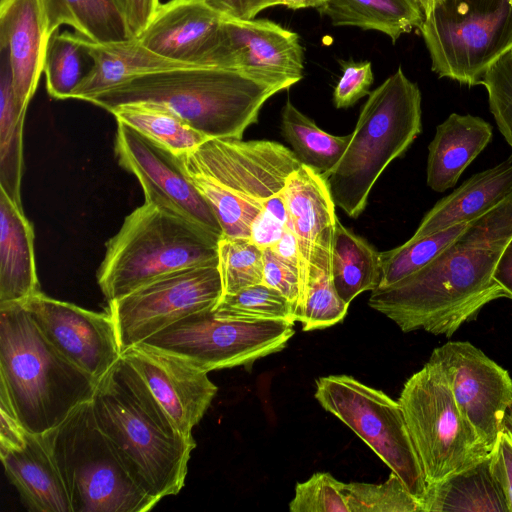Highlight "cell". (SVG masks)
I'll return each mask as SVG.
<instances>
[{
  "instance_id": "cell-21",
  "label": "cell",
  "mask_w": 512,
  "mask_h": 512,
  "mask_svg": "<svg viewBox=\"0 0 512 512\" xmlns=\"http://www.w3.org/2000/svg\"><path fill=\"white\" fill-rule=\"evenodd\" d=\"M48 41L41 0L0 1V50L8 57L22 113H26L43 72Z\"/></svg>"
},
{
  "instance_id": "cell-17",
  "label": "cell",
  "mask_w": 512,
  "mask_h": 512,
  "mask_svg": "<svg viewBox=\"0 0 512 512\" xmlns=\"http://www.w3.org/2000/svg\"><path fill=\"white\" fill-rule=\"evenodd\" d=\"M22 304L45 338L97 381L121 357L115 326L108 312L90 311L41 291Z\"/></svg>"
},
{
  "instance_id": "cell-46",
  "label": "cell",
  "mask_w": 512,
  "mask_h": 512,
  "mask_svg": "<svg viewBox=\"0 0 512 512\" xmlns=\"http://www.w3.org/2000/svg\"><path fill=\"white\" fill-rule=\"evenodd\" d=\"M224 20H253L262 10L273 7L272 0H202Z\"/></svg>"
},
{
  "instance_id": "cell-7",
  "label": "cell",
  "mask_w": 512,
  "mask_h": 512,
  "mask_svg": "<svg viewBox=\"0 0 512 512\" xmlns=\"http://www.w3.org/2000/svg\"><path fill=\"white\" fill-rule=\"evenodd\" d=\"M218 242L199 226L145 202L107 241L98 285L109 302L169 273L218 265Z\"/></svg>"
},
{
  "instance_id": "cell-47",
  "label": "cell",
  "mask_w": 512,
  "mask_h": 512,
  "mask_svg": "<svg viewBox=\"0 0 512 512\" xmlns=\"http://www.w3.org/2000/svg\"><path fill=\"white\" fill-rule=\"evenodd\" d=\"M117 1L134 38H138L142 34L161 4L160 0Z\"/></svg>"
},
{
  "instance_id": "cell-2",
  "label": "cell",
  "mask_w": 512,
  "mask_h": 512,
  "mask_svg": "<svg viewBox=\"0 0 512 512\" xmlns=\"http://www.w3.org/2000/svg\"><path fill=\"white\" fill-rule=\"evenodd\" d=\"M93 412L133 480L161 500L185 485L196 443L184 435L121 356L97 382Z\"/></svg>"
},
{
  "instance_id": "cell-32",
  "label": "cell",
  "mask_w": 512,
  "mask_h": 512,
  "mask_svg": "<svg viewBox=\"0 0 512 512\" xmlns=\"http://www.w3.org/2000/svg\"><path fill=\"white\" fill-rule=\"evenodd\" d=\"M110 113L117 122L131 126L178 156L194 151L210 139L158 104L127 103Z\"/></svg>"
},
{
  "instance_id": "cell-41",
  "label": "cell",
  "mask_w": 512,
  "mask_h": 512,
  "mask_svg": "<svg viewBox=\"0 0 512 512\" xmlns=\"http://www.w3.org/2000/svg\"><path fill=\"white\" fill-rule=\"evenodd\" d=\"M341 481L328 472L314 473L295 487L289 503L291 512H350L341 491Z\"/></svg>"
},
{
  "instance_id": "cell-27",
  "label": "cell",
  "mask_w": 512,
  "mask_h": 512,
  "mask_svg": "<svg viewBox=\"0 0 512 512\" xmlns=\"http://www.w3.org/2000/svg\"><path fill=\"white\" fill-rule=\"evenodd\" d=\"M95 65L89 76L73 93V99L89 97L113 88L133 77L174 68L192 67L161 57L132 39L125 42L96 44L88 41Z\"/></svg>"
},
{
  "instance_id": "cell-3",
  "label": "cell",
  "mask_w": 512,
  "mask_h": 512,
  "mask_svg": "<svg viewBox=\"0 0 512 512\" xmlns=\"http://www.w3.org/2000/svg\"><path fill=\"white\" fill-rule=\"evenodd\" d=\"M285 89L237 70L192 66L139 75L86 101L108 112L127 103L158 104L210 139L240 140L265 102Z\"/></svg>"
},
{
  "instance_id": "cell-23",
  "label": "cell",
  "mask_w": 512,
  "mask_h": 512,
  "mask_svg": "<svg viewBox=\"0 0 512 512\" xmlns=\"http://www.w3.org/2000/svg\"><path fill=\"white\" fill-rule=\"evenodd\" d=\"M492 137L493 127L483 118L450 114L436 127L428 146L427 185L439 193L454 187Z\"/></svg>"
},
{
  "instance_id": "cell-51",
  "label": "cell",
  "mask_w": 512,
  "mask_h": 512,
  "mask_svg": "<svg viewBox=\"0 0 512 512\" xmlns=\"http://www.w3.org/2000/svg\"><path fill=\"white\" fill-rule=\"evenodd\" d=\"M325 0H272L273 6L284 5L290 9L315 8L320 9L325 5Z\"/></svg>"
},
{
  "instance_id": "cell-10",
  "label": "cell",
  "mask_w": 512,
  "mask_h": 512,
  "mask_svg": "<svg viewBox=\"0 0 512 512\" xmlns=\"http://www.w3.org/2000/svg\"><path fill=\"white\" fill-rule=\"evenodd\" d=\"M398 402L427 484L440 482L489 456L460 413L441 367L429 360L404 384Z\"/></svg>"
},
{
  "instance_id": "cell-39",
  "label": "cell",
  "mask_w": 512,
  "mask_h": 512,
  "mask_svg": "<svg viewBox=\"0 0 512 512\" xmlns=\"http://www.w3.org/2000/svg\"><path fill=\"white\" fill-rule=\"evenodd\" d=\"M350 512H423L420 501L393 472L381 484L342 483Z\"/></svg>"
},
{
  "instance_id": "cell-9",
  "label": "cell",
  "mask_w": 512,
  "mask_h": 512,
  "mask_svg": "<svg viewBox=\"0 0 512 512\" xmlns=\"http://www.w3.org/2000/svg\"><path fill=\"white\" fill-rule=\"evenodd\" d=\"M419 31L439 78L477 86L512 50V0H440Z\"/></svg>"
},
{
  "instance_id": "cell-53",
  "label": "cell",
  "mask_w": 512,
  "mask_h": 512,
  "mask_svg": "<svg viewBox=\"0 0 512 512\" xmlns=\"http://www.w3.org/2000/svg\"><path fill=\"white\" fill-rule=\"evenodd\" d=\"M504 428L511 434L512 436V405L508 408L505 417H504Z\"/></svg>"
},
{
  "instance_id": "cell-38",
  "label": "cell",
  "mask_w": 512,
  "mask_h": 512,
  "mask_svg": "<svg viewBox=\"0 0 512 512\" xmlns=\"http://www.w3.org/2000/svg\"><path fill=\"white\" fill-rule=\"evenodd\" d=\"M218 269L222 296L263 283V249L250 238L221 237L218 242Z\"/></svg>"
},
{
  "instance_id": "cell-33",
  "label": "cell",
  "mask_w": 512,
  "mask_h": 512,
  "mask_svg": "<svg viewBox=\"0 0 512 512\" xmlns=\"http://www.w3.org/2000/svg\"><path fill=\"white\" fill-rule=\"evenodd\" d=\"M281 129L300 162L321 175L335 167L351 138V134L334 136L321 130L289 100L282 108Z\"/></svg>"
},
{
  "instance_id": "cell-16",
  "label": "cell",
  "mask_w": 512,
  "mask_h": 512,
  "mask_svg": "<svg viewBox=\"0 0 512 512\" xmlns=\"http://www.w3.org/2000/svg\"><path fill=\"white\" fill-rule=\"evenodd\" d=\"M299 36L267 19L222 21L204 67L241 71L290 88L303 77Z\"/></svg>"
},
{
  "instance_id": "cell-36",
  "label": "cell",
  "mask_w": 512,
  "mask_h": 512,
  "mask_svg": "<svg viewBox=\"0 0 512 512\" xmlns=\"http://www.w3.org/2000/svg\"><path fill=\"white\" fill-rule=\"evenodd\" d=\"M215 312L244 321H296L295 308L278 290L263 283L222 296Z\"/></svg>"
},
{
  "instance_id": "cell-48",
  "label": "cell",
  "mask_w": 512,
  "mask_h": 512,
  "mask_svg": "<svg viewBox=\"0 0 512 512\" xmlns=\"http://www.w3.org/2000/svg\"><path fill=\"white\" fill-rule=\"evenodd\" d=\"M288 227L273 213L264 209L255 219L250 239L262 249L278 242Z\"/></svg>"
},
{
  "instance_id": "cell-31",
  "label": "cell",
  "mask_w": 512,
  "mask_h": 512,
  "mask_svg": "<svg viewBox=\"0 0 512 512\" xmlns=\"http://www.w3.org/2000/svg\"><path fill=\"white\" fill-rule=\"evenodd\" d=\"M0 67V189L18 206L23 175V129L26 113L15 99L7 55L1 51Z\"/></svg>"
},
{
  "instance_id": "cell-50",
  "label": "cell",
  "mask_w": 512,
  "mask_h": 512,
  "mask_svg": "<svg viewBox=\"0 0 512 512\" xmlns=\"http://www.w3.org/2000/svg\"><path fill=\"white\" fill-rule=\"evenodd\" d=\"M271 248L279 257L298 267L296 240L290 228L286 229L281 239Z\"/></svg>"
},
{
  "instance_id": "cell-14",
  "label": "cell",
  "mask_w": 512,
  "mask_h": 512,
  "mask_svg": "<svg viewBox=\"0 0 512 512\" xmlns=\"http://www.w3.org/2000/svg\"><path fill=\"white\" fill-rule=\"evenodd\" d=\"M114 150L119 165L139 181L145 202L221 239L219 220L186 173L180 156L122 122H117Z\"/></svg>"
},
{
  "instance_id": "cell-44",
  "label": "cell",
  "mask_w": 512,
  "mask_h": 512,
  "mask_svg": "<svg viewBox=\"0 0 512 512\" xmlns=\"http://www.w3.org/2000/svg\"><path fill=\"white\" fill-rule=\"evenodd\" d=\"M490 467L505 496L508 512H512V436L505 428L490 452Z\"/></svg>"
},
{
  "instance_id": "cell-52",
  "label": "cell",
  "mask_w": 512,
  "mask_h": 512,
  "mask_svg": "<svg viewBox=\"0 0 512 512\" xmlns=\"http://www.w3.org/2000/svg\"><path fill=\"white\" fill-rule=\"evenodd\" d=\"M424 12V16L430 13V11L434 8V6L440 1V0H417Z\"/></svg>"
},
{
  "instance_id": "cell-5",
  "label": "cell",
  "mask_w": 512,
  "mask_h": 512,
  "mask_svg": "<svg viewBox=\"0 0 512 512\" xmlns=\"http://www.w3.org/2000/svg\"><path fill=\"white\" fill-rule=\"evenodd\" d=\"M180 158L217 216L222 237L230 238L251 237L266 203L302 165L292 150L270 140L212 138Z\"/></svg>"
},
{
  "instance_id": "cell-26",
  "label": "cell",
  "mask_w": 512,
  "mask_h": 512,
  "mask_svg": "<svg viewBox=\"0 0 512 512\" xmlns=\"http://www.w3.org/2000/svg\"><path fill=\"white\" fill-rule=\"evenodd\" d=\"M423 512H508L505 496L490 467V454L476 464L427 484Z\"/></svg>"
},
{
  "instance_id": "cell-8",
  "label": "cell",
  "mask_w": 512,
  "mask_h": 512,
  "mask_svg": "<svg viewBox=\"0 0 512 512\" xmlns=\"http://www.w3.org/2000/svg\"><path fill=\"white\" fill-rule=\"evenodd\" d=\"M41 437L63 477L73 512H147L159 502L128 473L96 422L92 400Z\"/></svg>"
},
{
  "instance_id": "cell-45",
  "label": "cell",
  "mask_w": 512,
  "mask_h": 512,
  "mask_svg": "<svg viewBox=\"0 0 512 512\" xmlns=\"http://www.w3.org/2000/svg\"><path fill=\"white\" fill-rule=\"evenodd\" d=\"M27 434L8 395L0 389V454L22 448Z\"/></svg>"
},
{
  "instance_id": "cell-43",
  "label": "cell",
  "mask_w": 512,
  "mask_h": 512,
  "mask_svg": "<svg viewBox=\"0 0 512 512\" xmlns=\"http://www.w3.org/2000/svg\"><path fill=\"white\" fill-rule=\"evenodd\" d=\"M263 260V284L283 294L296 312L300 294L298 267L279 257L271 247L263 249Z\"/></svg>"
},
{
  "instance_id": "cell-19",
  "label": "cell",
  "mask_w": 512,
  "mask_h": 512,
  "mask_svg": "<svg viewBox=\"0 0 512 512\" xmlns=\"http://www.w3.org/2000/svg\"><path fill=\"white\" fill-rule=\"evenodd\" d=\"M121 356L138 372L178 429L192 436L218 390L208 373L144 343L127 348Z\"/></svg>"
},
{
  "instance_id": "cell-4",
  "label": "cell",
  "mask_w": 512,
  "mask_h": 512,
  "mask_svg": "<svg viewBox=\"0 0 512 512\" xmlns=\"http://www.w3.org/2000/svg\"><path fill=\"white\" fill-rule=\"evenodd\" d=\"M97 382L45 338L22 303L0 305V389L29 433L44 434L91 401Z\"/></svg>"
},
{
  "instance_id": "cell-12",
  "label": "cell",
  "mask_w": 512,
  "mask_h": 512,
  "mask_svg": "<svg viewBox=\"0 0 512 512\" xmlns=\"http://www.w3.org/2000/svg\"><path fill=\"white\" fill-rule=\"evenodd\" d=\"M293 335L294 322L237 320L223 317L213 308L187 315L141 343L208 373L248 367L281 351Z\"/></svg>"
},
{
  "instance_id": "cell-37",
  "label": "cell",
  "mask_w": 512,
  "mask_h": 512,
  "mask_svg": "<svg viewBox=\"0 0 512 512\" xmlns=\"http://www.w3.org/2000/svg\"><path fill=\"white\" fill-rule=\"evenodd\" d=\"M349 304L338 295L329 271L311 268L296 309L304 331L323 329L342 321Z\"/></svg>"
},
{
  "instance_id": "cell-28",
  "label": "cell",
  "mask_w": 512,
  "mask_h": 512,
  "mask_svg": "<svg viewBox=\"0 0 512 512\" xmlns=\"http://www.w3.org/2000/svg\"><path fill=\"white\" fill-rule=\"evenodd\" d=\"M45 29L50 38L61 25L96 44L136 39L117 0H41Z\"/></svg>"
},
{
  "instance_id": "cell-6",
  "label": "cell",
  "mask_w": 512,
  "mask_h": 512,
  "mask_svg": "<svg viewBox=\"0 0 512 512\" xmlns=\"http://www.w3.org/2000/svg\"><path fill=\"white\" fill-rule=\"evenodd\" d=\"M421 132L420 89L399 67L369 93L344 154L322 175L335 205L359 217L380 175Z\"/></svg>"
},
{
  "instance_id": "cell-11",
  "label": "cell",
  "mask_w": 512,
  "mask_h": 512,
  "mask_svg": "<svg viewBox=\"0 0 512 512\" xmlns=\"http://www.w3.org/2000/svg\"><path fill=\"white\" fill-rule=\"evenodd\" d=\"M315 398L368 444L421 503L427 482L398 401L347 375L320 377Z\"/></svg>"
},
{
  "instance_id": "cell-35",
  "label": "cell",
  "mask_w": 512,
  "mask_h": 512,
  "mask_svg": "<svg viewBox=\"0 0 512 512\" xmlns=\"http://www.w3.org/2000/svg\"><path fill=\"white\" fill-rule=\"evenodd\" d=\"M467 223L418 239L410 238L396 248L380 252L381 282L378 288L393 285L429 264L460 236Z\"/></svg>"
},
{
  "instance_id": "cell-15",
  "label": "cell",
  "mask_w": 512,
  "mask_h": 512,
  "mask_svg": "<svg viewBox=\"0 0 512 512\" xmlns=\"http://www.w3.org/2000/svg\"><path fill=\"white\" fill-rule=\"evenodd\" d=\"M429 360L441 367L460 413L491 452L512 405L508 371L468 341L445 343Z\"/></svg>"
},
{
  "instance_id": "cell-25",
  "label": "cell",
  "mask_w": 512,
  "mask_h": 512,
  "mask_svg": "<svg viewBox=\"0 0 512 512\" xmlns=\"http://www.w3.org/2000/svg\"><path fill=\"white\" fill-rule=\"evenodd\" d=\"M512 191V157L465 180L423 217L411 239L467 223Z\"/></svg>"
},
{
  "instance_id": "cell-40",
  "label": "cell",
  "mask_w": 512,
  "mask_h": 512,
  "mask_svg": "<svg viewBox=\"0 0 512 512\" xmlns=\"http://www.w3.org/2000/svg\"><path fill=\"white\" fill-rule=\"evenodd\" d=\"M481 85L487 91L489 109L497 127L512 149V50L487 70Z\"/></svg>"
},
{
  "instance_id": "cell-18",
  "label": "cell",
  "mask_w": 512,
  "mask_h": 512,
  "mask_svg": "<svg viewBox=\"0 0 512 512\" xmlns=\"http://www.w3.org/2000/svg\"><path fill=\"white\" fill-rule=\"evenodd\" d=\"M282 195L289 217L288 228L296 240L300 299L311 268L331 272L338 221L336 205L324 177L304 164L289 176Z\"/></svg>"
},
{
  "instance_id": "cell-30",
  "label": "cell",
  "mask_w": 512,
  "mask_h": 512,
  "mask_svg": "<svg viewBox=\"0 0 512 512\" xmlns=\"http://www.w3.org/2000/svg\"><path fill=\"white\" fill-rule=\"evenodd\" d=\"M332 280L340 298L347 304L381 282L380 252L364 238L337 221L332 248Z\"/></svg>"
},
{
  "instance_id": "cell-24",
  "label": "cell",
  "mask_w": 512,
  "mask_h": 512,
  "mask_svg": "<svg viewBox=\"0 0 512 512\" xmlns=\"http://www.w3.org/2000/svg\"><path fill=\"white\" fill-rule=\"evenodd\" d=\"M38 292L33 227L23 207L0 189V305L23 303Z\"/></svg>"
},
{
  "instance_id": "cell-42",
  "label": "cell",
  "mask_w": 512,
  "mask_h": 512,
  "mask_svg": "<svg viewBox=\"0 0 512 512\" xmlns=\"http://www.w3.org/2000/svg\"><path fill=\"white\" fill-rule=\"evenodd\" d=\"M342 66L343 74L333 93L336 108H348L369 95L374 79L370 62H345Z\"/></svg>"
},
{
  "instance_id": "cell-29",
  "label": "cell",
  "mask_w": 512,
  "mask_h": 512,
  "mask_svg": "<svg viewBox=\"0 0 512 512\" xmlns=\"http://www.w3.org/2000/svg\"><path fill=\"white\" fill-rule=\"evenodd\" d=\"M318 9L334 26H356L386 34L393 43L414 28L419 29L424 12L417 0H325Z\"/></svg>"
},
{
  "instance_id": "cell-20",
  "label": "cell",
  "mask_w": 512,
  "mask_h": 512,
  "mask_svg": "<svg viewBox=\"0 0 512 512\" xmlns=\"http://www.w3.org/2000/svg\"><path fill=\"white\" fill-rule=\"evenodd\" d=\"M222 21L202 0H170L160 4L137 39L161 57L204 67Z\"/></svg>"
},
{
  "instance_id": "cell-34",
  "label": "cell",
  "mask_w": 512,
  "mask_h": 512,
  "mask_svg": "<svg viewBox=\"0 0 512 512\" xmlns=\"http://www.w3.org/2000/svg\"><path fill=\"white\" fill-rule=\"evenodd\" d=\"M94 65L95 61L85 38L77 33L56 31L49 38L43 67L49 95L59 100L72 98Z\"/></svg>"
},
{
  "instance_id": "cell-1",
  "label": "cell",
  "mask_w": 512,
  "mask_h": 512,
  "mask_svg": "<svg viewBox=\"0 0 512 512\" xmlns=\"http://www.w3.org/2000/svg\"><path fill=\"white\" fill-rule=\"evenodd\" d=\"M505 246L466 226L429 264L393 285L373 290L368 304L403 332L422 329L450 337L485 305L507 298L493 279Z\"/></svg>"
},
{
  "instance_id": "cell-49",
  "label": "cell",
  "mask_w": 512,
  "mask_h": 512,
  "mask_svg": "<svg viewBox=\"0 0 512 512\" xmlns=\"http://www.w3.org/2000/svg\"><path fill=\"white\" fill-rule=\"evenodd\" d=\"M493 279L512 299V238L504 247L493 272Z\"/></svg>"
},
{
  "instance_id": "cell-22",
  "label": "cell",
  "mask_w": 512,
  "mask_h": 512,
  "mask_svg": "<svg viewBox=\"0 0 512 512\" xmlns=\"http://www.w3.org/2000/svg\"><path fill=\"white\" fill-rule=\"evenodd\" d=\"M9 481L32 512H73L63 477L41 435L27 434L26 444L1 453Z\"/></svg>"
},
{
  "instance_id": "cell-13",
  "label": "cell",
  "mask_w": 512,
  "mask_h": 512,
  "mask_svg": "<svg viewBox=\"0 0 512 512\" xmlns=\"http://www.w3.org/2000/svg\"><path fill=\"white\" fill-rule=\"evenodd\" d=\"M218 265L181 269L108 302L121 353L192 313L213 309L222 297Z\"/></svg>"
}]
</instances>
